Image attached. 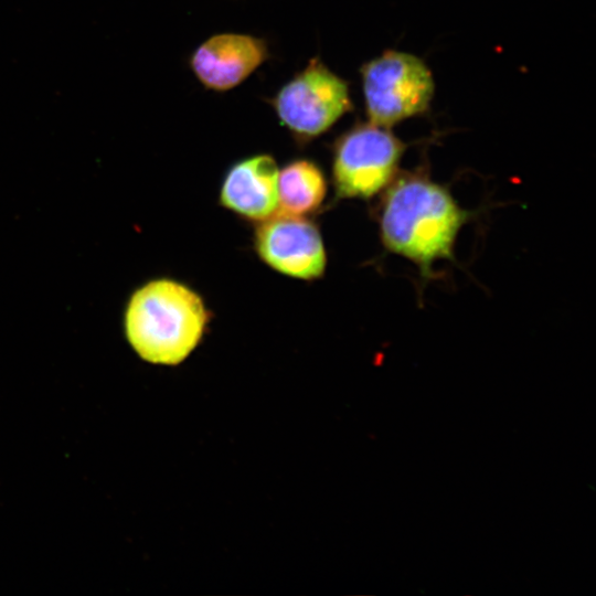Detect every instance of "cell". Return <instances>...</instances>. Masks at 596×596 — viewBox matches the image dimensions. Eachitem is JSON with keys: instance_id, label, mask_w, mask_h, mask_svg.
Segmentation results:
<instances>
[{"instance_id": "obj_4", "label": "cell", "mask_w": 596, "mask_h": 596, "mask_svg": "<svg viewBox=\"0 0 596 596\" xmlns=\"http://www.w3.org/2000/svg\"><path fill=\"white\" fill-rule=\"evenodd\" d=\"M362 89L369 121L385 128L427 110L434 95V79L418 57L387 51L361 68Z\"/></svg>"}, {"instance_id": "obj_9", "label": "cell", "mask_w": 596, "mask_h": 596, "mask_svg": "<svg viewBox=\"0 0 596 596\" xmlns=\"http://www.w3.org/2000/svg\"><path fill=\"white\" fill-rule=\"evenodd\" d=\"M326 193L327 181L318 164L294 160L279 170L277 212L306 216L320 207Z\"/></svg>"}, {"instance_id": "obj_5", "label": "cell", "mask_w": 596, "mask_h": 596, "mask_svg": "<svg viewBox=\"0 0 596 596\" xmlns=\"http://www.w3.org/2000/svg\"><path fill=\"white\" fill-rule=\"evenodd\" d=\"M270 104L281 125L301 142L326 132L352 108L348 83L318 58L310 60Z\"/></svg>"}, {"instance_id": "obj_1", "label": "cell", "mask_w": 596, "mask_h": 596, "mask_svg": "<svg viewBox=\"0 0 596 596\" xmlns=\"http://www.w3.org/2000/svg\"><path fill=\"white\" fill-rule=\"evenodd\" d=\"M450 191L422 173H404L387 185L379 211L384 247L429 277L437 260L453 259L457 235L469 220Z\"/></svg>"}, {"instance_id": "obj_7", "label": "cell", "mask_w": 596, "mask_h": 596, "mask_svg": "<svg viewBox=\"0 0 596 596\" xmlns=\"http://www.w3.org/2000/svg\"><path fill=\"white\" fill-rule=\"evenodd\" d=\"M267 57L268 47L263 39L221 33L198 46L190 65L205 88L225 92L245 81Z\"/></svg>"}, {"instance_id": "obj_6", "label": "cell", "mask_w": 596, "mask_h": 596, "mask_svg": "<svg viewBox=\"0 0 596 596\" xmlns=\"http://www.w3.org/2000/svg\"><path fill=\"white\" fill-rule=\"evenodd\" d=\"M258 257L272 269L298 279L320 278L327 254L318 226L306 216L275 213L254 234Z\"/></svg>"}, {"instance_id": "obj_2", "label": "cell", "mask_w": 596, "mask_h": 596, "mask_svg": "<svg viewBox=\"0 0 596 596\" xmlns=\"http://www.w3.org/2000/svg\"><path fill=\"white\" fill-rule=\"evenodd\" d=\"M209 321L210 312L195 290L160 278L132 294L125 313V331L142 360L177 365L198 347Z\"/></svg>"}, {"instance_id": "obj_3", "label": "cell", "mask_w": 596, "mask_h": 596, "mask_svg": "<svg viewBox=\"0 0 596 596\" xmlns=\"http://www.w3.org/2000/svg\"><path fill=\"white\" fill-rule=\"evenodd\" d=\"M404 143L389 128L359 123L333 145L332 180L341 199H369L396 177Z\"/></svg>"}, {"instance_id": "obj_8", "label": "cell", "mask_w": 596, "mask_h": 596, "mask_svg": "<svg viewBox=\"0 0 596 596\" xmlns=\"http://www.w3.org/2000/svg\"><path fill=\"white\" fill-rule=\"evenodd\" d=\"M279 169L270 155L259 153L235 162L220 189V203L248 221L262 222L278 210Z\"/></svg>"}]
</instances>
